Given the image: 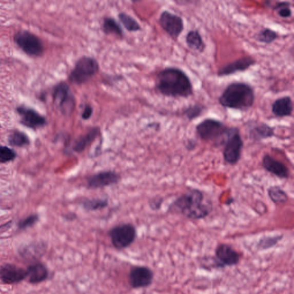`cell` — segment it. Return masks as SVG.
<instances>
[{"label": "cell", "mask_w": 294, "mask_h": 294, "mask_svg": "<svg viewBox=\"0 0 294 294\" xmlns=\"http://www.w3.org/2000/svg\"><path fill=\"white\" fill-rule=\"evenodd\" d=\"M213 210L211 202H205L203 191L194 188L187 190L172 201L168 206L167 212L181 214L191 220L198 221L208 218Z\"/></svg>", "instance_id": "6da1fadb"}, {"label": "cell", "mask_w": 294, "mask_h": 294, "mask_svg": "<svg viewBox=\"0 0 294 294\" xmlns=\"http://www.w3.org/2000/svg\"><path fill=\"white\" fill-rule=\"evenodd\" d=\"M156 89L168 97L188 99L194 94L189 76L186 72L175 67H168L157 75Z\"/></svg>", "instance_id": "7a4b0ae2"}, {"label": "cell", "mask_w": 294, "mask_h": 294, "mask_svg": "<svg viewBox=\"0 0 294 294\" xmlns=\"http://www.w3.org/2000/svg\"><path fill=\"white\" fill-rule=\"evenodd\" d=\"M255 101L253 87L244 82H233L227 86L220 96L219 102L222 107L247 112Z\"/></svg>", "instance_id": "3957f363"}, {"label": "cell", "mask_w": 294, "mask_h": 294, "mask_svg": "<svg viewBox=\"0 0 294 294\" xmlns=\"http://www.w3.org/2000/svg\"><path fill=\"white\" fill-rule=\"evenodd\" d=\"M228 128L220 120L207 118L196 125L195 132L201 141L223 146Z\"/></svg>", "instance_id": "277c9868"}, {"label": "cell", "mask_w": 294, "mask_h": 294, "mask_svg": "<svg viewBox=\"0 0 294 294\" xmlns=\"http://www.w3.org/2000/svg\"><path fill=\"white\" fill-rule=\"evenodd\" d=\"M244 146V142L240 129L229 127L223 145L224 162L230 166L238 165L242 158Z\"/></svg>", "instance_id": "5b68a950"}, {"label": "cell", "mask_w": 294, "mask_h": 294, "mask_svg": "<svg viewBox=\"0 0 294 294\" xmlns=\"http://www.w3.org/2000/svg\"><path fill=\"white\" fill-rule=\"evenodd\" d=\"M99 69V62L93 57H81L71 71L69 80L71 83L75 85L84 84L98 73Z\"/></svg>", "instance_id": "8992f818"}, {"label": "cell", "mask_w": 294, "mask_h": 294, "mask_svg": "<svg viewBox=\"0 0 294 294\" xmlns=\"http://www.w3.org/2000/svg\"><path fill=\"white\" fill-rule=\"evenodd\" d=\"M109 236L113 247L122 250L134 243L137 238V230L131 224H120L109 231Z\"/></svg>", "instance_id": "52a82bcc"}, {"label": "cell", "mask_w": 294, "mask_h": 294, "mask_svg": "<svg viewBox=\"0 0 294 294\" xmlns=\"http://www.w3.org/2000/svg\"><path fill=\"white\" fill-rule=\"evenodd\" d=\"M13 40L16 45L28 56L40 57L44 52V46L42 41L30 31H18L14 35Z\"/></svg>", "instance_id": "ba28073f"}, {"label": "cell", "mask_w": 294, "mask_h": 294, "mask_svg": "<svg viewBox=\"0 0 294 294\" xmlns=\"http://www.w3.org/2000/svg\"><path fill=\"white\" fill-rule=\"evenodd\" d=\"M53 100L56 107L64 115H70L75 107V99L70 86L66 83L57 84L53 90Z\"/></svg>", "instance_id": "9c48e42d"}, {"label": "cell", "mask_w": 294, "mask_h": 294, "mask_svg": "<svg viewBox=\"0 0 294 294\" xmlns=\"http://www.w3.org/2000/svg\"><path fill=\"white\" fill-rule=\"evenodd\" d=\"M159 22L163 30L174 40H177L184 30L185 25L183 18L170 11H164L161 14Z\"/></svg>", "instance_id": "30bf717a"}, {"label": "cell", "mask_w": 294, "mask_h": 294, "mask_svg": "<svg viewBox=\"0 0 294 294\" xmlns=\"http://www.w3.org/2000/svg\"><path fill=\"white\" fill-rule=\"evenodd\" d=\"M121 178V175L114 171H101L87 178L86 187L89 189H103L117 184Z\"/></svg>", "instance_id": "8fae6325"}, {"label": "cell", "mask_w": 294, "mask_h": 294, "mask_svg": "<svg viewBox=\"0 0 294 294\" xmlns=\"http://www.w3.org/2000/svg\"><path fill=\"white\" fill-rule=\"evenodd\" d=\"M16 112L21 117V124L27 128L36 130L47 125L46 119L32 108L21 105L17 107Z\"/></svg>", "instance_id": "7c38bea8"}, {"label": "cell", "mask_w": 294, "mask_h": 294, "mask_svg": "<svg viewBox=\"0 0 294 294\" xmlns=\"http://www.w3.org/2000/svg\"><path fill=\"white\" fill-rule=\"evenodd\" d=\"M152 270L146 266H135L129 272V282L133 288H145L150 286L153 282Z\"/></svg>", "instance_id": "4fadbf2b"}, {"label": "cell", "mask_w": 294, "mask_h": 294, "mask_svg": "<svg viewBox=\"0 0 294 294\" xmlns=\"http://www.w3.org/2000/svg\"><path fill=\"white\" fill-rule=\"evenodd\" d=\"M262 165L265 170L281 180H288L290 176L289 168L281 161L266 153L262 158Z\"/></svg>", "instance_id": "5bb4252c"}, {"label": "cell", "mask_w": 294, "mask_h": 294, "mask_svg": "<svg viewBox=\"0 0 294 294\" xmlns=\"http://www.w3.org/2000/svg\"><path fill=\"white\" fill-rule=\"evenodd\" d=\"M275 130L276 128L264 122L251 121L248 123V137L254 142H262L276 136Z\"/></svg>", "instance_id": "9a60e30c"}, {"label": "cell", "mask_w": 294, "mask_h": 294, "mask_svg": "<svg viewBox=\"0 0 294 294\" xmlns=\"http://www.w3.org/2000/svg\"><path fill=\"white\" fill-rule=\"evenodd\" d=\"M27 277L26 269L15 264L6 263L0 267V280L7 284L20 283Z\"/></svg>", "instance_id": "2e32d148"}, {"label": "cell", "mask_w": 294, "mask_h": 294, "mask_svg": "<svg viewBox=\"0 0 294 294\" xmlns=\"http://www.w3.org/2000/svg\"><path fill=\"white\" fill-rule=\"evenodd\" d=\"M256 64V60H254L252 57L243 56L221 67L218 71V76L224 77L241 73V72L247 71L250 67Z\"/></svg>", "instance_id": "e0dca14e"}, {"label": "cell", "mask_w": 294, "mask_h": 294, "mask_svg": "<svg viewBox=\"0 0 294 294\" xmlns=\"http://www.w3.org/2000/svg\"><path fill=\"white\" fill-rule=\"evenodd\" d=\"M215 255L221 264L225 266H232L238 264L239 254L230 245L221 244L215 250Z\"/></svg>", "instance_id": "ac0fdd59"}, {"label": "cell", "mask_w": 294, "mask_h": 294, "mask_svg": "<svg viewBox=\"0 0 294 294\" xmlns=\"http://www.w3.org/2000/svg\"><path fill=\"white\" fill-rule=\"evenodd\" d=\"M100 132L98 127L90 128L88 132L75 140L71 151L76 153H83L99 136Z\"/></svg>", "instance_id": "d6986e66"}, {"label": "cell", "mask_w": 294, "mask_h": 294, "mask_svg": "<svg viewBox=\"0 0 294 294\" xmlns=\"http://www.w3.org/2000/svg\"><path fill=\"white\" fill-rule=\"evenodd\" d=\"M272 113L279 118L291 116L293 110V101L290 96L278 98L272 105Z\"/></svg>", "instance_id": "ffe728a7"}, {"label": "cell", "mask_w": 294, "mask_h": 294, "mask_svg": "<svg viewBox=\"0 0 294 294\" xmlns=\"http://www.w3.org/2000/svg\"><path fill=\"white\" fill-rule=\"evenodd\" d=\"M27 277L29 283L38 284L44 282L49 277V270L45 266L40 262H37L30 265L26 269Z\"/></svg>", "instance_id": "44dd1931"}, {"label": "cell", "mask_w": 294, "mask_h": 294, "mask_svg": "<svg viewBox=\"0 0 294 294\" xmlns=\"http://www.w3.org/2000/svg\"><path fill=\"white\" fill-rule=\"evenodd\" d=\"M186 43L188 47L192 51L204 52L206 44L199 30H190L186 36Z\"/></svg>", "instance_id": "7402d4cb"}, {"label": "cell", "mask_w": 294, "mask_h": 294, "mask_svg": "<svg viewBox=\"0 0 294 294\" xmlns=\"http://www.w3.org/2000/svg\"><path fill=\"white\" fill-rule=\"evenodd\" d=\"M267 194L270 200L274 204H285L289 200V196L281 186L274 185L268 187Z\"/></svg>", "instance_id": "603a6c76"}, {"label": "cell", "mask_w": 294, "mask_h": 294, "mask_svg": "<svg viewBox=\"0 0 294 294\" xmlns=\"http://www.w3.org/2000/svg\"><path fill=\"white\" fill-rule=\"evenodd\" d=\"M83 209L88 211H95L107 208L109 201L104 199H85L81 202Z\"/></svg>", "instance_id": "cb8c5ba5"}, {"label": "cell", "mask_w": 294, "mask_h": 294, "mask_svg": "<svg viewBox=\"0 0 294 294\" xmlns=\"http://www.w3.org/2000/svg\"><path fill=\"white\" fill-rule=\"evenodd\" d=\"M102 29L106 34H113L121 37L123 36V31L121 26L114 18L110 17L105 18L102 25Z\"/></svg>", "instance_id": "d4e9b609"}, {"label": "cell", "mask_w": 294, "mask_h": 294, "mask_svg": "<svg viewBox=\"0 0 294 294\" xmlns=\"http://www.w3.org/2000/svg\"><path fill=\"white\" fill-rule=\"evenodd\" d=\"M8 142L11 146L17 147H25L30 143L27 135L18 130H14L8 137Z\"/></svg>", "instance_id": "484cf974"}, {"label": "cell", "mask_w": 294, "mask_h": 294, "mask_svg": "<svg viewBox=\"0 0 294 294\" xmlns=\"http://www.w3.org/2000/svg\"><path fill=\"white\" fill-rule=\"evenodd\" d=\"M279 35L276 31L269 28H265L260 30L254 36L255 40L264 44H271L278 38Z\"/></svg>", "instance_id": "4316f807"}, {"label": "cell", "mask_w": 294, "mask_h": 294, "mask_svg": "<svg viewBox=\"0 0 294 294\" xmlns=\"http://www.w3.org/2000/svg\"><path fill=\"white\" fill-rule=\"evenodd\" d=\"M206 109L205 106L197 103L190 105L189 107L185 108L183 114H184V116H185L189 121L191 122L192 120H194L201 116Z\"/></svg>", "instance_id": "83f0119b"}, {"label": "cell", "mask_w": 294, "mask_h": 294, "mask_svg": "<svg viewBox=\"0 0 294 294\" xmlns=\"http://www.w3.org/2000/svg\"><path fill=\"white\" fill-rule=\"evenodd\" d=\"M119 18L124 27L129 32H136L141 30V26L139 23L128 14L124 12L120 13Z\"/></svg>", "instance_id": "f1b7e54d"}, {"label": "cell", "mask_w": 294, "mask_h": 294, "mask_svg": "<svg viewBox=\"0 0 294 294\" xmlns=\"http://www.w3.org/2000/svg\"><path fill=\"white\" fill-rule=\"evenodd\" d=\"M291 6V3L289 2H278L273 5L272 9L277 12L279 16L287 18L292 16Z\"/></svg>", "instance_id": "f546056e"}, {"label": "cell", "mask_w": 294, "mask_h": 294, "mask_svg": "<svg viewBox=\"0 0 294 294\" xmlns=\"http://www.w3.org/2000/svg\"><path fill=\"white\" fill-rule=\"evenodd\" d=\"M283 238V235L268 236V237L263 238L259 241L258 245V248L263 250L271 248L277 245Z\"/></svg>", "instance_id": "4dcf8cb0"}, {"label": "cell", "mask_w": 294, "mask_h": 294, "mask_svg": "<svg viewBox=\"0 0 294 294\" xmlns=\"http://www.w3.org/2000/svg\"><path fill=\"white\" fill-rule=\"evenodd\" d=\"M17 153L12 149L0 146V163L12 162L15 160Z\"/></svg>", "instance_id": "1f68e13d"}, {"label": "cell", "mask_w": 294, "mask_h": 294, "mask_svg": "<svg viewBox=\"0 0 294 294\" xmlns=\"http://www.w3.org/2000/svg\"><path fill=\"white\" fill-rule=\"evenodd\" d=\"M38 220L37 214H32L24 219L18 223V228L22 230L26 229L34 225Z\"/></svg>", "instance_id": "d6a6232c"}, {"label": "cell", "mask_w": 294, "mask_h": 294, "mask_svg": "<svg viewBox=\"0 0 294 294\" xmlns=\"http://www.w3.org/2000/svg\"><path fill=\"white\" fill-rule=\"evenodd\" d=\"M164 199L161 197H153L149 201V206L152 210H160L162 206Z\"/></svg>", "instance_id": "836d02e7"}, {"label": "cell", "mask_w": 294, "mask_h": 294, "mask_svg": "<svg viewBox=\"0 0 294 294\" xmlns=\"http://www.w3.org/2000/svg\"><path fill=\"white\" fill-rule=\"evenodd\" d=\"M198 146L197 140L194 139H188L185 143V146L187 151H192L194 150Z\"/></svg>", "instance_id": "e575fe53"}, {"label": "cell", "mask_w": 294, "mask_h": 294, "mask_svg": "<svg viewBox=\"0 0 294 294\" xmlns=\"http://www.w3.org/2000/svg\"><path fill=\"white\" fill-rule=\"evenodd\" d=\"M93 113V108L89 105H86L83 113H82V119L84 120H88L91 117Z\"/></svg>", "instance_id": "d590c367"}, {"label": "cell", "mask_w": 294, "mask_h": 294, "mask_svg": "<svg viewBox=\"0 0 294 294\" xmlns=\"http://www.w3.org/2000/svg\"><path fill=\"white\" fill-rule=\"evenodd\" d=\"M76 218V215L74 213L67 214L65 217V219H66L67 220H70V221L75 220Z\"/></svg>", "instance_id": "8d00e7d4"}, {"label": "cell", "mask_w": 294, "mask_h": 294, "mask_svg": "<svg viewBox=\"0 0 294 294\" xmlns=\"http://www.w3.org/2000/svg\"><path fill=\"white\" fill-rule=\"evenodd\" d=\"M234 201V200L233 199V198H231L230 200H228V202H226V205H230L233 203Z\"/></svg>", "instance_id": "74e56055"}, {"label": "cell", "mask_w": 294, "mask_h": 294, "mask_svg": "<svg viewBox=\"0 0 294 294\" xmlns=\"http://www.w3.org/2000/svg\"><path fill=\"white\" fill-rule=\"evenodd\" d=\"M0 128H1V125H0Z\"/></svg>", "instance_id": "f35d334b"}]
</instances>
